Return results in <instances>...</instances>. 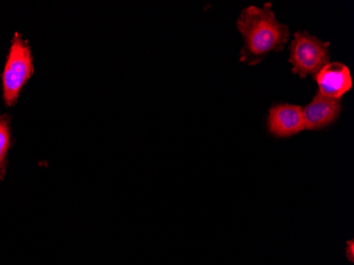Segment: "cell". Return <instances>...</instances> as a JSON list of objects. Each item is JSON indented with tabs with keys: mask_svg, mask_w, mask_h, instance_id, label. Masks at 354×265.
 Masks as SVG:
<instances>
[{
	"mask_svg": "<svg viewBox=\"0 0 354 265\" xmlns=\"http://www.w3.org/2000/svg\"><path fill=\"white\" fill-rule=\"evenodd\" d=\"M341 113V100L326 97L317 91L313 100L302 109L304 129L308 131L325 129L335 122Z\"/></svg>",
	"mask_w": 354,
	"mask_h": 265,
	"instance_id": "cell-6",
	"label": "cell"
},
{
	"mask_svg": "<svg viewBox=\"0 0 354 265\" xmlns=\"http://www.w3.org/2000/svg\"><path fill=\"white\" fill-rule=\"evenodd\" d=\"M353 240H349L347 242V248H346V257L353 262Z\"/></svg>",
	"mask_w": 354,
	"mask_h": 265,
	"instance_id": "cell-8",
	"label": "cell"
},
{
	"mask_svg": "<svg viewBox=\"0 0 354 265\" xmlns=\"http://www.w3.org/2000/svg\"><path fill=\"white\" fill-rule=\"evenodd\" d=\"M330 43L313 37L307 31H297L290 46L288 62L293 66L292 73L306 79L315 75L330 63Z\"/></svg>",
	"mask_w": 354,
	"mask_h": 265,
	"instance_id": "cell-2",
	"label": "cell"
},
{
	"mask_svg": "<svg viewBox=\"0 0 354 265\" xmlns=\"http://www.w3.org/2000/svg\"><path fill=\"white\" fill-rule=\"evenodd\" d=\"M35 71L31 51L21 35H15L3 75V98L9 107L17 100L19 93Z\"/></svg>",
	"mask_w": 354,
	"mask_h": 265,
	"instance_id": "cell-3",
	"label": "cell"
},
{
	"mask_svg": "<svg viewBox=\"0 0 354 265\" xmlns=\"http://www.w3.org/2000/svg\"><path fill=\"white\" fill-rule=\"evenodd\" d=\"M10 147L9 118L3 116L0 118V179L6 172V159Z\"/></svg>",
	"mask_w": 354,
	"mask_h": 265,
	"instance_id": "cell-7",
	"label": "cell"
},
{
	"mask_svg": "<svg viewBox=\"0 0 354 265\" xmlns=\"http://www.w3.org/2000/svg\"><path fill=\"white\" fill-rule=\"evenodd\" d=\"M236 28L243 37L239 60L246 65H258L270 53L283 51L290 39V29L276 19L270 3L263 8H245L236 19Z\"/></svg>",
	"mask_w": 354,
	"mask_h": 265,
	"instance_id": "cell-1",
	"label": "cell"
},
{
	"mask_svg": "<svg viewBox=\"0 0 354 265\" xmlns=\"http://www.w3.org/2000/svg\"><path fill=\"white\" fill-rule=\"evenodd\" d=\"M268 133L276 138H288L304 131L302 107L293 104H276L268 116Z\"/></svg>",
	"mask_w": 354,
	"mask_h": 265,
	"instance_id": "cell-4",
	"label": "cell"
},
{
	"mask_svg": "<svg viewBox=\"0 0 354 265\" xmlns=\"http://www.w3.org/2000/svg\"><path fill=\"white\" fill-rule=\"evenodd\" d=\"M318 85V93L326 97L341 100L352 87L349 68L339 62L328 63L314 75Z\"/></svg>",
	"mask_w": 354,
	"mask_h": 265,
	"instance_id": "cell-5",
	"label": "cell"
}]
</instances>
